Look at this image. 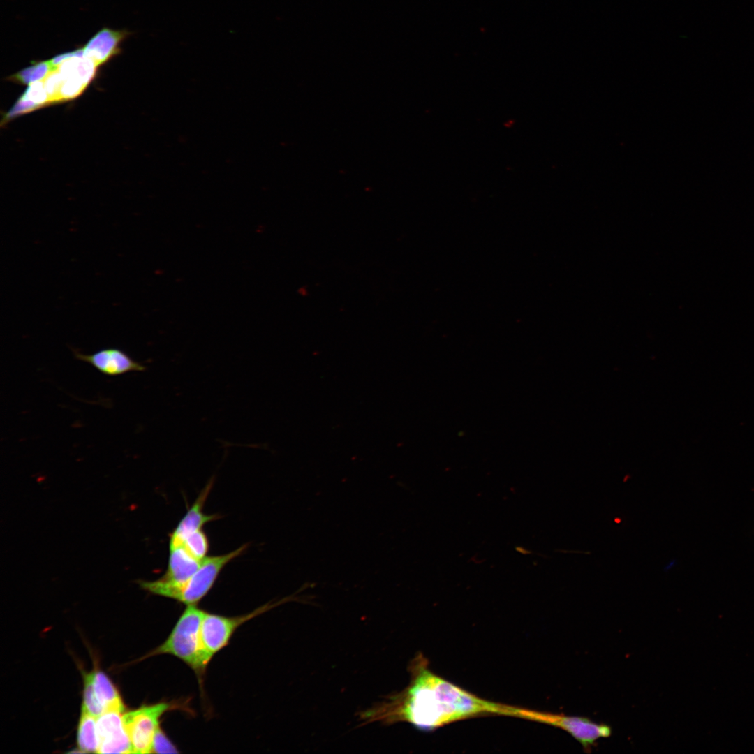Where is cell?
Here are the masks:
<instances>
[{"mask_svg":"<svg viewBox=\"0 0 754 754\" xmlns=\"http://www.w3.org/2000/svg\"><path fill=\"white\" fill-rule=\"evenodd\" d=\"M54 69L50 61H39L19 71L11 77L16 82L30 84L35 82L43 80Z\"/></svg>","mask_w":754,"mask_h":754,"instance_id":"9a60e30c","label":"cell"},{"mask_svg":"<svg viewBox=\"0 0 754 754\" xmlns=\"http://www.w3.org/2000/svg\"><path fill=\"white\" fill-rule=\"evenodd\" d=\"M127 36L128 31L125 30L103 28L82 47L84 56L93 59L98 66L119 52V45Z\"/></svg>","mask_w":754,"mask_h":754,"instance_id":"8fae6325","label":"cell"},{"mask_svg":"<svg viewBox=\"0 0 754 754\" xmlns=\"http://www.w3.org/2000/svg\"><path fill=\"white\" fill-rule=\"evenodd\" d=\"M213 483L214 478H212L174 529L170 537L169 549L182 546L184 540L189 535L201 530L205 524L219 518L217 515H207L203 512L205 503Z\"/></svg>","mask_w":754,"mask_h":754,"instance_id":"30bf717a","label":"cell"},{"mask_svg":"<svg viewBox=\"0 0 754 754\" xmlns=\"http://www.w3.org/2000/svg\"><path fill=\"white\" fill-rule=\"evenodd\" d=\"M182 546L195 558L202 560L206 557L209 549V541L202 530L197 531L189 535L184 541Z\"/></svg>","mask_w":754,"mask_h":754,"instance_id":"2e32d148","label":"cell"},{"mask_svg":"<svg viewBox=\"0 0 754 754\" xmlns=\"http://www.w3.org/2000/svg\"><path fill=\"white\" fill-rule=\"evenodd\" d=\"M244 545L229 553L205 557L200 567L176 594L174 600L186 605H196L210 591L223 568L246 549Z\"/></svg>","mask_w":754,"mask_h":754,"instance_id":"52a82bcc","label":"cell"},{"mask_svg":"<svg viewBox=\"0 0 754 754\" xmlns=\"http://www.w3.org/2000/svg\"><path fill=\"white\" fill-rule=\"evenodd\" d=\"M82 709L95 716L98 717L104 712V709L94 694L89 673L84 674L83 703Z\"/></svg>","mask_w":754,"mask_h":754,"instance_id":"e0dca14e","label":"cell"},{"mask_svg":"<svg viewBox=\"0 0 754 754\" xmlns=\"http://www.w3.org/2000/svg\"><path fill=\"white\" fill-rule=\"evenodd\" d=\"M295 594L278 602L268 603L250 613L235 616H226L205 612L201 623V637L207 651L213 657L226 646L235 630L243 623L286 602L299 600Z\"/></svg>","mask_w":754,"mask_h":754,"instance_id":"277c9868","label":"cell"},{"mask_svg":"<svg viewBox=\"0 0 754 754\" xmlns=\"http://www.w3.org/2000/svg\"><path fill=\"white\" fill-rule=\"evenodd\" d=\"M183 546L170 549L165 573L155 581H140L143 589L155 595L173 599L181 588L196 572L201 564Z\"/></svg>","mask_w":754,"mask_h":754,"instance_id":"8992f818","label":"cell"},{"mask_svg":"<svg viewBox=\"0 0 754 754\" xmlns=\"http://www.w3.org/2000/svg\"><path fill=\"white\" fill-rule=\"evenodd\" d=\"M94 694L103 706L104 711L110 709L125 711V707L118 690L110 678L101 670L89 672Z\"/></svg>","mask_w":754,"mask_h":754,"instance_id":"7c38bea8","label":"cell"},{"mask_svg":"<svg viewBox=\"0 0 754 754\" xmlns=\"http://www.w3.org/2000/svg\"><path fill=\"white\" fill-rule=\"evenodd\" d=\"M36 108H38V107L34 103L20 98L13 108L7 113L5 119H10L15 116L31 112Z\"/></svg>","mask_w":754,"mask_h":754,"instance_id":"7402d4cb","label":"cell"},{"mask_svg":"<svg viewBox=\"0 0 754 754\" xmlns=\"http://www.w3.org/2000/svg\"><path fill=\"white\" fill-rule=\"evenodd\" d=\"M86 86L76 80L62 77V83L57 101H67L75 98L83 91Z\"/></svg>","mask_w":754,"mask_h":754,"instance_id":"d6986e66","label":"cell"},{"mask_svg":"<svg viewBox=\"0 0 754 754\" xmlns=\"http://www.w3.org/2000/svg\"><path fill=\"white\" fill-rule=\"evenodd\" d=\"M177 708V704L161 702L124 714V727L134 753H151L153 739L160 726L161 718L169 710Z\"/></svg>","mask_w":754,"mask_h":754,"instance_id":"5b68a950","label":"cell"},{"mask_svg":"<svg viewBox=\"0 0 754 754\" xmlns=\"http://www.w3.org/2000/svg\"><path fill=\"white\" fill-rule=\"evenodd\" d=\"M409 670L407 687L360 714L363 724L404 722L430 732L477 716H515L517 707L485 700L436 674L422 654L412 660Z\"/></svg>","mask_w":754,"mask_h":754,"instance_id":"6da1fadb","label":"cell"},{"mask_svg":"<svg viewBox=\"0 0 754 754\" xmlns=\"http://www.w3.org/2000/svg\"><path fill=\"white\" fill-rule=\"evenodd\" d=\"M98 65L84 55H76L62 62L56 69L62 77L76 80L87 85L94 78Z\"/></svg>","mask_w":754,"mask_h":754,"instance_id":"4fadbf2b","label":"cell"},{"mask_svg":"<svg viewBox=\"0 0 754 754\" xmlns=\"http://www.w3.org/2000/svg\"><path fill=\"white\" fill-rule=\"evenodd\" d=\"M75 357L89 363L97 370L108 376H118L130 371H143L146 367L133 360L119 348H105L93 354L86 355L73 350Z\"/></svg>","mask_w":754,"mask_h":754,"instance_id":"9c48e42d","label":"cell"},{"mask_svg":"<svg viewBox=\"0 0 754 754\" xmlns=\"http://www.w3.org/2000/svg\"><path fill=\"white\" fill-rule=\"evenodd\" d=\"M124 713L125 711L110 709L97 717L96 727L99 740L97 753H134L124 727Z\"/></svg>","mask_w":754,"mask_h":754,"instance_id":"ba28073f","label":"cell"},{"mask_svg":"<svg viewBox=\"0 0 754 754\" xmlns=\"http://www.w3.org/2000/svg\"><path fill=\"white\" fill-rule=\"evenodd\" d=\"M44 86L48 95L49 103L57 102L62 83V77L57 69L51 71L43 80Z\"/></svg>","mask_w":754,"mask_h":754,"instance_id":"44dd1931","label":"cell"},{"mask_svg":"<svg viewBox=\"0 0 754 754\" xmlns=\"http://www.w3.org/2000/svg\"><path fill=\"white\" fill-rule=\"evenodd\" d=\"M95 718L82 709L77 733V743L80 752H98L99 740Z\"/></svg>","mask_w":754,"mask_h":754,"instance_id":"5bb4252c","label":"cell"},{"mask_svg":"<svg viewBox=\"0 0 754 754\" xmlns=\"http://www.w3.org/2000/svg\"><path fill=\"white\" fill-rule=\"evenodd\" d=\"M204 613L196 605H186L167 639L144 658L158 654L172 655L187 665L194 671L199 681H202L213 658L202 641L201 623Z\"/></svg>","mask_w":754,"mask_h":754,"instance_id":"7a4b0ae2","label":"cell"},{"mask_svg":"<svg viewBox=\"0 0 754 754\" xmlns=\"http://www.w3.org/2000/svg\"><path fill=\"white\" fill-rule=\"evenodd\" d=\"M20 98L30 101L36 105L38 108L48 104V95L45 88L43 80L35 82L29 84L28 88Z\"/></svg>","mask_w":754,"mask_h":754,"instance_id":"ac0fdd59","label":"cell"},{"mask_svg":"<svg viewBox=\"0 0 754 754\" xmlns=\"http://www.w3.org/2000/svg\"><path fill=\"white\" fill-rule=\"evenodd\" d=\"M179 751L159 726L154 734L151 753H178Z\"/></svg>","mask_w":754,"mask_h":754,"instance_id":"ffe728a7","label":"cell"},{"mask_svg":"<svg viewBox=\"0 0 754 754\" xmlns=\"http://www.w3.org/2000/svg\"><path fill=\"white\" fill-rule=\"evenodd\" d=\"M517 718L560 728L576 739L586 752L591 751L597 741L609 737L612 734V729L609 725L596 723L584 717L569 716L519 707Z\"/></svg>","mask_w":754,"mask_h":754,"instance_id":"3957f363","label":"cell"}]
</instances>
